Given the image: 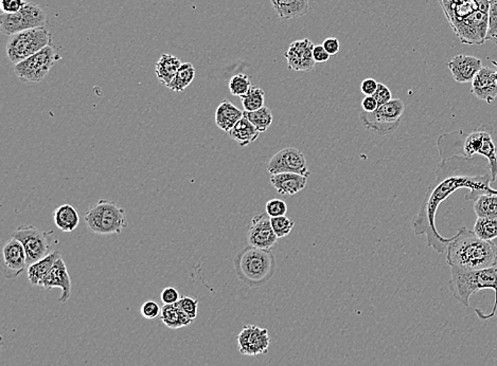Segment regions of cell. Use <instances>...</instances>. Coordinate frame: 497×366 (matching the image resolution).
Segmentation results:
<instances>
[{
  "instance_id": "obj_1",
  "label": "cell",
  "mask_w": 497,
  "mask_h": 366,
  "mask_svg": "<svg viewBox=\"0 0 497 366\" xmlns=\"http://www.w3.org/2000/svg\"><path fill=\"white\" fill-rule=\"evenodd\" d=\"M437 148L441 159L453 156L472 158L483 156L489 161L492 180L497 178V139L493 125H479L471 133L464 131L443 134L437 140Z\"/></svg>"
},
{
  "instance_id": "obj_19",
  "label": "cell",
  "mask_w": 497,
  "mask_h": 366,
  "mask_svg": "<svg viewBox=\"0 0 497 366\" xmlns=\"http://www.w3.org/2000/svg\"><path fill=\"white\" fill-rule=\"evenodd\" d=\"M471 93L481 101L493 103L497 97V73L491 68L483 67L472 81Z\"/></svg>"
},
{
  "instance_id": "obj_18",
  "label": "cell",
  "mask_w": 497,
  "mask_h": 366,
  "mask_svg": "<svg viewBox=\"0 0 497 366\" xmlns=\"http://www.w3.org/2000/svg\"><path fill=\"white\" fill-rule=\"evenodd\" d=\"M452 76L457 83H472L479 70L483 68V61L471 55L460 54L453 57L448 64Z\"/></svg>"
},
{
  "instance_id": "obj_16",
  "label": "cell",
  "mask_w": 497,
  "mask_h": 366,
  "mask_svg": "<svg viewBox=\"0 0 497 366\" xmlns=\"http://www.w3.org/2000/svg\"><path fill=\"white\" fill-rule=\"evenodd\" d=\"M452 29L481 11L476 0H439Z\"/></svg>"
},
{
  "instance_id": "obj_29",
  "label": "cell",
  "mask_w": 497,
  "mask_h": 366,
  "mask_svg": "<svg viewBox=\"0 0 497 366\" xmlns=\"http://www.w3.org/2000/svg\"><path fill=\"white\" fill-rule=\"evenodd\" d=\"M477 217L497 218V194H483L473 202Z\"/></svg>"
},
{
  "instance_id": "obj_46",
  "label": "cell",
  "mask_w": 497,
  "mask_h": 366,
  "mask_svg": "<svg viewBox=\"0 0 497 366\" xmlns=\"http://www.w3.org/2000/svg\"><path fill=\"white\" fill-rule=\"evenodd\" d=\"M492 64H493V65H496V68H497V61H492ZM496 73H497V71H496Z\"/></svg>"
},
{
  "instance_id": "obj_8",
  "label": "cell",
  "mask_w": 497,
  "mask_h": 366,
  "mask_svg": "<svg viewBox=\"0 0 497 366\" xmlns=\"http://www.w3.org/2000/svg\"><path fill=\"white\" fill-rule=\"evenodd\" d=\"M61 59V55L55 50L54 46L50 45L25 61L16 64L14 72L23 82L40 83L48 76L54 64Z\"/></svg>"
},
{
  "instance_id": "obj_12",
  "label": "cell",
  "mask_w": 497,
  "mask_h": 366,
  "mask_svg": "<svg viewBox=\"0 0 497 366\" xmlns=\"http://www.w3.org/2000/svg\"><path fill=\"white\" fill-rule=\"evenodd\" d=\"M238 348L244 356L267 354L269 348V331L257 325H245L238 336Z\"/></svg>"
},
{
  "instance_id": "obj_23",
  "label": "cell",
  "mask_w": 497,
  "mask_h": 366,
  "mask_svg": "<svg viewBox=\"0 0 497 366\" xmlns=\"http://www.w3.org/2000/svg\"><path fill=\"white\" fill-rule=\"evenodd\" d=\"M61 254L59 251H53L49 253L44 259L35 261L28 267V278L33 286H42L45 278L48 276L49 272L54 266L55 261L59 259Z\"/></svg>"
},
{
  "instance_id": "obj_4",
  "label": "cell",
  "mask_w": 497,
  "mask_h": 366,
  "mask_svg": "<svg viewBox=\"0 0 497 366\" xmlns=\"http://www.w3.org/2000/svg\"><path fill=\"white\" fill-rule=\"evenodd\" d=\"M233 266L239 280L256 288L267 284L275 274V255L271 250L248 246L237 253Z\"/></svg>"
},
{
  "instance_id": "obj_21",
  "label": "cell",
  "mask_w": 497,
  "mask_h": 366,
  "mask_svg": "<svg viewBox=\"0 0 497 366\" xmlns=\"http://www.w3.org/2000/svg\"><path fill=\"white\" fill-rule=\"evenodd\" d=\"M271 2L282 20L300 18L310 10L309 0H271Z\"/></svg>"
},
{
  "instance_id": "obj_5",
  "label": "cell",
  "mask_w": 497,
  "mask_h": 366,
  "mask_svg": "<svg viewBox=\"0 0 497 366\" xmlns=\"http://www.w3.org/2000/svg\"><path fill=\"white\" fill-rule=\"evenodd\" d=\"M84 219L88 229L99 235L120 234L127 227L124 208L106 199L91 204L85 213Z\"/></svg>"
},
{
  "instance_id": "obj_26",
  "label": "cell",
  "mask_w": 497,
  "mask_h": 366,
  "mask_svg": "<svg viewBox=\"0 0 497 366\" xmlns=\"http://www.w3.org/2000/svg\"><path fill=\"white\" fill-rule=\"evenodd\" d=\"M161 321L165 326L171 329H182L193 322L192 319L180 308L178 303L173 305H163L161 307Z\"/></svg>"
},
{
  "instance_id": "obj_44",
  "label": "cell",
  "mask_w": 497,
  "mask_h": 366,
  "mask_svg": "<svg viewBox=\"0 0 497 366\" xmlns=\"http://www.w3.org/2000/svg\"><path fill=\"white\" fill-rule=\"evenodd\" d=\"M313 57L316 64H322L328 61L331 55L327 52L322 45H318V46L314 47Z\"/></svg>"
},
{
  "instance_id": "obj_40",
  "label": "cell",
  "mask_w": 497,
  "mask_h": 366,
  "mask_svg": "<svg viewBox=\"0 0 497 366\" xmlns=\"http://www.w3.org/2000/svg\"><path fill=\"white\" fill-rule=\"evenodd\" d=\"M373 97L377 100L379 106L384 105V104L388 103L392 100V91L386 85L382 84V83L378 84L377 91H375Z\"/></svg>"
},
{
  "instance_id": "obj_30",
  "label": "cell",
  "mask_w": 497,
  "mask_h": 366,
  "mask_svg": "<svg viewBox=\"0 0 497 366\" xmlns=\"http://www.w3.org/2000/svg\"><path fill=\"white\" fill-rule=\"evenodd\" d=\"M244 116L252 122V124L258 129L260 133H265L273 124L274 116L271 110L269 107H262L256 112H244Z\"/></svg>"
},
{
  "instance_id": "obj_39",
  "label": "cell",
  "mask_w": 497,
  "mask_h": 366,
  "mask_svg": "<svg viewBox=\"0 0 497 366\" xmlns=\"http://www.w3.org/2000/svg\"><path fill=\"white\" fill-rule=\"evenodd\" d=\"M25 4V0H0V8L2 13L13 14L21 11Z\"/></svg>"
},
{
  "instance_id": "obj_36",
  "label": "cell",
  "mask_w": 497,
  "mask_h": 366,
  "mask_svg": "<svg viewBox=\"0 0 497 366\" xmlns=\"http://www.w3.org/2000/svg\"><path fill=\"white\" fill-rule=\"evenodd\" d=\"M487 40L497 45V0H490Z\"/></svg>"
},
{
  "instance_id": "obj_13",
  "label": "cell",
  "mask_w": 497,
  "mask_h": 366,
  "mask_svg": "<svg viewBox=\"0 0 497 366\" xmlns=\"http://www.w3.org/2000/svg\"><path fill=\"white\" fill-rule=\"evenodd\" d=\"M277 240L278 236L271 225V217L267 212L256 215L247 231L248 244L264 250H271Z\"/></svg>"
},
{
  "instance_id": "obj_9",
  "label": "cell",
  "mask_w": 497,
  "mask_h": 366,
  "mask_svg": "<svg viewBox=\"0 0 497 366\" xmlns=\"http://www.w3.org/2000/svg\"><path fill=\"white\" fill-rule=\"evenodd\" d=\"M45 25L46 14L37 4L32 2H27L18 12L13 14L4 13L0 16V31L6 36L45 27Z\"/></svg>"
},
{
  "instance_id": "obj_2",
  "label": "cell",
  "mask_w": 497,
  "mask_h": 366,
  "mask_svg": "<svg viewBox=\"0 0 497 366\" xmlns=\"http://www.w3.org/2000/svg\"><path fill=\"white\" fill-rule=\"evenodd\" d=\"M447 261L451 269L477 271L497 263L496 242L479 238L467 227L458 229L447 248Z\"/></svg>"
},
{
  "instance_id": "obj_45",
  "label": "cell",
  "mask_w": 497,
  "mask_h": 366,
  "mask_svg": "<svg viewBox=\"0 0 497 366\" xmlns=\"http://www.w3.org/2000/svg\"><path fill=\"white\" fill-rule=\"evenodd\" d=\"M363 110L366 112H373L379 107L377 100L373 97H365L362 101Z\"/></svg>"
},
{
  "instance_id": "obj_3",
  "label": "cell",
  "mask_w": 497,
  "mask_h": 366,
  "mask_svg": "<svg viewBox=\"0 0 497 366\" xmlns=\"http://www.w3.org/2000/svg\"><path fill=\"white\" fill-rule=\"evenodd\" d=\"M497 246V238L493 240ZM452 278L449 282V288L453 297L462 305L470 306V297L475 293L485 289H492L496 293L494 306L491 314H481L483 320L492 319L496 316L497 310V263L492 267L477 271H460L451 269Z\"/></svg>"
},
{
  "instance_id": "obj_43",
  "label": "cell",
  "mask_w": 497,
  "mask_h": 366,
  "mask_svg": "<svg viewBox=\"0 0 497 366\" xmlns=\"http://www.w3.org/2000/svg\"><path fill=\"white\" fill-rule=\"evenodd\" d=\"M322 46L326 49L327 52L333 57V55H337V53L341 50V44H339V40L337 37H329L324 40L322 42Z\"/></svg>"
},
{
  "instance_id": "obj_15",
  "label": "cell",
  "mask_w": 497,
  "mask_h": 366,
  "mask_svg": "<svg viewBox=\"0 0 497 366\" xmlns=\"http://www.w3.org/2000/svg\"><path fill=\"white\" fill-rule=\"evenodd\" d=\"M27 267L25 248L16 238H11L2 248V271L4 276L6 278H17Z\"/></svg>"
},
{
  "instance_id": "obj_34",
  "label": "cell",
  "mask_w": 497,
  "mask_h": 366,
  "mask_svg": "<svg viewBox=\"0 0 497 366\" xmlns=\"http://www.w3.org/2000/svg\"><path fill=\"white\" fill-rule=\"evenodd\" d=\"M271 225L278 238H282L290 235L291 232L294 229L295 223L286 216L273 217Z\"/></svg>"
},
{
  "instance_id": "obj_22",
  "label": "cell",
  "mask_w": 497,
  "mask_h": 366,
  "mask_svg": "<svg viewBox=\"0 0 497 366\" xmlns=\"http://www.w3.org/2000/svg\"><path fill=\"white\" fill-rule=\"evenodd\" d=\"M244 117V112L228 100H224L216 112V123L218 129L229 133Z\"/></svg>"
},
{
  "instance_id": "obj_33",
  "label": "cell",
  "mask_w": 497,
  "mask_h": 366,
  "mask_svg": "<svg viewBox=\"0 0 497 366\" xmlns=\"http://www.w3.org/2000/svg\"><path fill=\"white\" fill-rule=\"evenodd\" d=\"M252 87L250 78L244 73L235 74L228 83L229 91L235 97H244Z\"/></svg>"
},
{
  "instance_id": "obj_32",
  "label": "cell",
  "mask_w": 497,
  "mask_h": 366,
  "mask_svg": "<svg viewBox=\"0 0 497 366\" xmlns=\"http://www.w3.org/2000/svg\"><path fill=\"white\" fill-rule=\"evenodd\" d=\"M242 105L245 112H252L264 107L265 93L260 87L252 86L250 90L241 98Z\"/></svg>"
},
{
  "instance_id": "obj_10",
  "label": "cell",
  "mask_w": 497,
  "mask_h": 366,
  "mask_svg": "<svg viewBox=\"0 0 497 366\" xmlns=\"http://www.w3.org/2000/svg\"><path fill=\"white\" fill-rule=\"evenodd\" d=\"M52 231H42L35 225H23L17 228L12 237L21 242L27 254L28 267L49 254V236Z\"/></svg>"
},
{
  "instance_id": "obj_6",
  "label": "cell",
  "mask_w": 497,
  "mask_h": 366,
  "mask_svg": "<svg viewBox=\"0 0 497 366\" xmlns=\"http://www.w3.org/2000/svg\"><path fill=\"white\" fill-rule=\"evenodd\" d=\"M404 110L405 104L402 100L392 99L379 106L375 112H363L360 116L361 123L367 131L375 135H392L400 126Z\"/></svg>"
},
{
  "instance_id": "obj_25",
  "label": "cell",
  "mask_w": 497,
  "mask_h": 366,
  "mask_svg": "<svg viewBox=\"0 0 497 366\" xmlns=\"http://www.w3.org/2000/svg\"><path fill=\"white\" fill-rule=\"evenodd\" d=\"M53 220L61 231L70 233L78 228L80 216L78 210L71 204H63L55 208L53 212Z\"/></svg>"
},
{
  "instance_id": "obj_24",
  "label": "cell",
  "mask_w": 497,
  "mask_h": 366,
  "mask_svg": "<svg viewBox=\"0 0 497 366\" xmlns=\"http://www.w3.org/2000/svg\"><path fill=\"white\" fill-rule=\"evenodd\" d=\"M182 65V61L175 55L163 53L155 65V73L158 80L165 86H168L173 81L174 76H176Z\"/></svg>"
},
{
  "instance_id": "obj_41",
  "label": "cell",
  "mask_w": 497,
  "mask_h": 366,
  "mask_svg": "<svg viewBox=\"0 0 497 366\" xmlns=\"http://www.w3.org/2000/svg\"><path fill=\"white\" fill-rule=\"evenodd\" d=\"M160 299L165 305H173L180 302V295L173 287H167L161 291Z\"/></svg>"
},
{
  "instance_id": "obj_27",
  "label": "cell",
  "mask_w": 497,
  "mask_h": 366,
  "mask_svg": "<svg viewBox=\"0 0 497 366\" xmlns=\"http://www.w3.org/2000/svg\"><path fill=\"white\" fill-rule=\"evenodd\" d=\"M228 134L233 141L237 142L240 146H243V148L257 141L260 136V131L252 124V122L245 116L233 126V129Z\"/></svg>"
},
{
  "instance_id": "obj_31",
  "label": "cell",
  "mask_w": 497,
  "mask_h": 366,
  "mask_svg": "<svg viewBox=\"0 0 497 366\" xmlns=\"http://www.w3.org/2000/svg\"><path fill=\"white\" fill-rule=\"evenodd\" d=\"M474 233L479 238L488 242L497 238V218H489V217H477L476 223L473 229Z\"/></svg>"
},
{
  "instance_id": "obj_42",
  "label": "cell",
  "mask_w": 497,
  "mask_h": 366,
  "mask_svg": "<svg viewBox=\"0 0 497 366\" xmlns=\"http://www.w3.org/2000/svg\"><path fill=\"white\" fill-rule=\"evenodd\" d=\"M378 84L379 83L373 78H366L363 81L362 85H361V91L364 93L365 97H373L377 91Z\"/></svg>"
},
{
  "instance_id": "obj_35",
  "label": "cell",
  "mask_w": 497,
  "mask_h": 366,
  "mask_svg": "<svg viewBox=\"0 0 497 366\" xmlns=\"http://www.w3.org/2000/svg\"><path fill=\"white\" fill-rule=\"evenodd\" d=\"M265 212L271 218L286 216L288 213V204L283 200L274 198V199L269 200L265 204Z\"/></svg>"
},
{
  "instance_id": "obj_17",
  "label": "cell",
  "mask_w": 497,
  "mask_h": 366,
  "mask_svg": "<svg viewBox=\"0 0 497 366\" xmlns=\"http://www.w3.org/2000/svg\"><path fill=\"white\" fill-rule=\"evenodd\" d=\"M46 290L59 288L62 290V295L59 297V302L66 303L69 300L71 293V278L68 272L67 266L62 257L55 261L51 271L45 278L42 286Z\"/></svg>"
},
{
  "instance_id": "obj_14",
  "label": "cell",
  "mask_w": 497,
  "mask_h": 366,
  "mask_svg": "<svg viewBox=\"0 0 497 366\" xmlns=\"http://www.w3.org/2000/svg\"><path fill=\"white\" fill-rule=\"evenodd\" d=\"M314 44L311 40H295L284 52V57L288 61V68L294 71L310 72L315 68L313 57Z\"/></svg>"
},
{
  "instance_id": "obj_11",
  "label": "cell",
  "mask_w": 497,
  "mask_h": 366,
  "mask_svg": "<svg viewBox=\"0 0 497 366\" xmlns=\"http://www.w3.org/2000/svg\"><path fill=\"white\" fill-rule=\"evenodd\" d=\"M267 172L271 175L282 173H295L309 177L308 161L305 154L298 148H286L271 157L267 163Z\"/></svg>"
},
{
  "instance_id": "obj_7",
  "label": "cell",
  "mask_w": 497,
  "mask_h": 366,
  "mask_svg": "<svg viewBox=\"0 0 497 366\" xmlns=\"http://www.w3.org/2000/svg\"><path fill=\"white\" fill-rule=\"evenodd\" d=\"M50 45H52L51 33L45 27L36 28L10 36L6 55L16 65Z\"/></svg>"
},
{
  "instance_id": "obj_38",
  "label": "cell",
  "mask_w": 497,
  "mask_h": 366,
  "mask_svg": "<svg viewBox=\"0 0 497 366\" xmlns=\"http://www.w3.org/2000/svg\"><path fill=\"white\" fill-rule=\"evenodd\" d=\"M140 314L146 320H155L160 316L161 308L155 301H146L142 304Z\"/></svg>"
},
{
  "instance_id": "obj_20",
  "label": "cell",
  "mask_w": 497,
  "mask_h": 366,
  "mask_svg": "<svg viewBox=\"0 0 497 366\" xmlns=\"http://www.w3.org/2000/svg\"><path fill=\"white\" fill-rule=\"evenodd\" d=\"M271 183L280 195L293 196L305 189L308 177L295 173L271 175Z\"/></svg>"
},
{
  "instance_id": "obj_37",
  "label": "cell",
  "mask_w": 497,
  "mask_h": 366,
  "mask_svg": "<svg viewBox=\"0 0 497 366\" xmlns=\"http://www.w3.org/2000/svg\"><path fill=\"white\" fill-rule=\"evenodd\" d=\"M178 305L180 306L182 310L192 319L193 321L197 318L199 314V300L192 299L190 297H180Z\"/></svg>"
},
{
  "instance_id": "obj_28",
  "label": "cell",
  "mask_w": 497,
  "mask_h": 366,
  "mask_svg": "<svg viewBox=\"0 0 497 366\" xmlns=\"http://www.w3.org/2000/svg\"><path fill=\"white\" fill-rule=\"evenodd\" d=\"M195 78V68L191 63L182 64L173 81L168 85V88L174 93H182L190 86Z\"/></svg>"
}]
</instances>
